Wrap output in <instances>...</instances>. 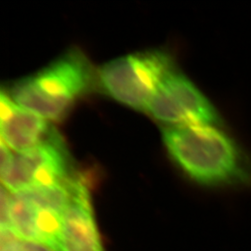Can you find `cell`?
<instances>
[{"label":"cell","instance_id":"9","mask_svg":"<svg viewBox=\"0 0 251 251\" xmlns=\"http://www.w3.org/2000/svg\"><path fill=\"white\" fill-rule=\"evenodd\" d=\"M62 227L63 220L61 212L36 206V228L39 243L58 251Z\"/></svg>","mask_w":251,"mask_h":251},{"label":"cell","instance_id":"4","mask_svg":"<svg viewBox=\"0 0 251 251\" xmlns=\"http://www.w3.org/2000/svg\"><path fill=\"white\" fill-rule=\"evenodd\" d=\"M72 165L60 135L27 152H15L1 142L0 177L11 194L53 186L71 179Z\"/></svg>","mask_w":251,"mask_h":251},{"label":"cell","instance_id":"5","mask_svg":"<svg viewBox=\"0 0 251 251\" xmlns=\"http://www.w3.org/2000/svg\"><path fill=\"white\" fill-rule=\"evenodd\" d=\"M145 112L166 126L223 124L213 103L177 69L163 80Z\"/></svg>","mask_w":251,"mask_h":251},{"label":"cell","instance_id":"6","mask_svg":"<svg viewBox=\"0 0 251 251\" xmlns=\"http://www.w3.org/2000/svg\"><path fill=\"white\" fill-rule=\"evenodd\" d=\"M1 142L15 152H27L58 137L50 121L20 106L2 89Z\"/></svg>","mask_w":251,"mask_h":251},{"label":"cell","instance_id":"7","mask_svg":"<svg viewBox=\"0 0 251 251\" xmlns=\"http://www.w3.org/2000/svg\"><path fill=\"white\" fill-rule=\"evenodd\" d=\"M58 251H104L96 226L90 191L77 178L70 202L62 213Z\"/></svg>","mask_w":251,"mask_h":251},{"label":"cell","instance_id":"12","mask_svg":"<svg viewBox=\"0 0 251 251\" xmlns=\"http://www.w3.org/2000/svg\"><path fill=\"white\" fill-rule=\"evenodd\" d=\"M23 251H56L52 248L44 245L42 243L32 242L23 239Z\"/></svg>","mask_w":251,"mask_h":251},{"label":"cell","instance_id":"8","mask_svg":"<svg viewBox=\"0 0 251 251\" xmlns=\"http://www.w3.org/2000/svg\"><path fill=\"white\" fill-rule=\"evenodd\" d=\"M36 206L21 194H11L9 221L10 227L26 241L39 243L36 228Z\"/></svg>","mask_w":251,"mask_h":251},{"label":"cell","instance_id":"3","mask_svg":"<svg viewBox=\"0 0 251 251\" xmlns=\"http://www.w3.org/2000/svg\"><path fill=\"white\" fill-rule=\"evenodd\" d=\"M176 69L171 53L147 50L104 63L97 71V84L117 102L145 112L163 80Z\"/></svg>","mask_w":251,"mask_h":251},{"label":"cell","instance_id":"11","mask_svg":"<svg viewBox=\"0 0 251 251\" xmlns=\"http://www.w3.org/2000/svg\"><path fill=\"white\" fill-rule=\"evenodd\" d=\"M10 198H11V193L2 186L1 187V209H0L1 228L10 227V221H9Z\"/></svg>","mask_w":251,"mask_h":251},{"label":"cell","instance_id":"1","mask_svg":"<svg viewBox=\"0 0 251 251\" xmlns=\"http://www.w3.org/2000/svg\"><path fill=\"white\" fill-rule=\"evenodd\" d=\"M163 144L189 179L207 187L251 183V156L221 126H165Z\"/></svg>","mask_w":251,"mask_h":251},{"label":"cell","instance_id":"10","mask_svg":"<svg viewBox=\"0 0 251 251\" xmlns=\"http://www.w3.org/2000/svg\"><path fill=\"white\" fill-rule=\"evenodd\" d=\"M1 251H23V239L11 227L1 228Z\"/></svg>","mask_w":251,"mask_h":251},{"label":"cell","instance_id":"2","mask_svg":"<svg viewBox=\"0 0 251 251\" xmlns=\"http://www.w3.org/2000/svg\"><path fill=\"white\" fill-rule=\"evenodd\" d=\"M95 82L97 72L88 57L72 49L39 71L14 82L6 92L20 106L51 122L64 118Z\"/></svg>","mask_w":251,"mask_h":251}]
</instances>
